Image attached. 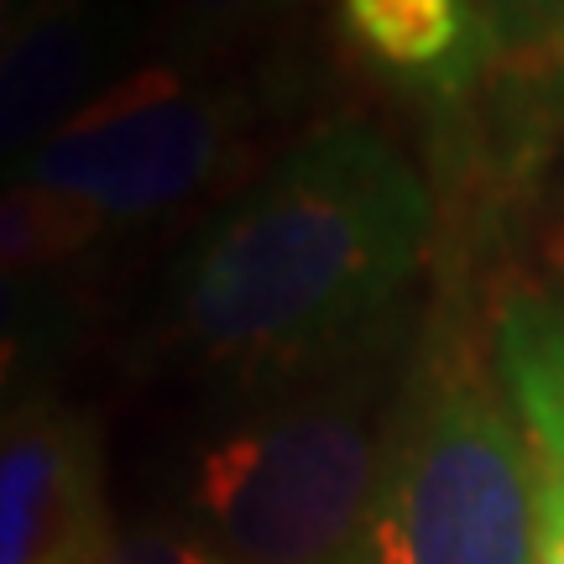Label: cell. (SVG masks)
Returning a JSON list of instances; mask_svg holds the SVG:
<instances>
[{"instance_id":"obj_3","label":"cell","mask_w":564,"mask_h":564,"mask_svg":"<svg viewBox=\"0 0 564 564\" xmlns=\"http://www.w3.org/2000/svg\"><path fill=\"white\" fill-rule=\"evenodd\" d=\"M350 564H533V444L470 345L440 340L392 403Z\"/></svg>"},{"instance_id":"obj_2","label":"cell","mask_w":564,"mask_h":564,"mask_svg":"<svg viewBox=\"0 0 564 564\" xmlns=\"http://www.w3.org/2000/svg\"><path fill=\"white\" fill-rule=\"evenodd\" d=\"M387 350L251 403L188 460V518L236 564H350L392 429Z\"/></svg>"},{"instance_id":"obj_9","label":"cell","mask_w":564,"mask_h":564,"mask_svg":"<svg viewBox=\"0 0 564 564\" xmlns=\"http://www.w3.org/2000/svg\"><path fill=\"white\" fill-rule=\"evenodd\" d=\"M116 225L95 204L32 178L0 183V272L11 278H58L63 267L95 257Z\"/></svg>"},{"instance_id":"obj_1","label":"cell","mask_w":564,"mask_h":564,"mask_svg":"<svg viewBox=\"0 0 564 564\" xmlns=\"http://www.w3.org/2000/svg\"><path fill=\"white\" fill-rule=\"evenodd\" d=\"M434 230L419 167L361 121L293 141L199 230L167 282V340L246 392L387 350Z\"/></svg>"},{"instance_id":"obj_6","label":"cell","mask_w":564,"mask_h":564,"mask_svg":"<svg viewBox=\"0 0 564 564\" xmlns=\"http://www.w3.org/2000/svg\"><path fill=\"white\" fill-rule=\"evenodd\" d=\"M131 0H37L0 53V183L110 84Z\"/></svg>"},{"instance_id":"obj_15","label":"cell","mask_w":564,"mask_h":564,"mask_svg":"<svg viewBox=\"0 0 564 564\" xmlns=\"http://www.w3.org/2000/svg\"><path fill=\"white\" fill-rule=\"evenodd\" d=\"M32 6H37V0H0V53H6V42L17 37L21 21L32 17Z\"/></svg>"},{"instance_id":"obj_11","label":"cell","mask_w":564,"mask_h":564,"mask_svg":"<svg viewBox=\"0 0 564 564\" xmlns=\"http://www.w3.org/2000/svg\"><path fill=\"white\" fill-rule=\"evenodd\" d=\"M481 17V63L512 79H554L564 68V0H470Z\"/></svg>"},{"instance_id":"obj_7","label":"cell","mask_w":564,"mask_h":564,"mask_svg":"<svg viewBox=\"0 0 564 564\" xmlns=\"http://www.w3.org/2000/svg\"><path fill=\"white\" fill-rule=\"evenodd\" d=\"M497 382L523 423L533 455L564 470V299L512 293L497 308Z\"/></svg>"},{"instance_id":"obj_8","label":"cell","mask_w":564,"mask_h":564,"mask_svg":"<svg viewBox=\"0 0 564 564\" xmlns=\"http://www.w3.org/2000/svg\"><path fill=\"white\" fill-rule=\"evenodd\" d=\"M340 26L366 58L403 79L460 84L481 63V17L470 0H340Z\"/></svg>"},{"instance_id":"obj_13","label":"cell","mask_w":564,"mask_h":564,"mask_svg":"<svg viewBox=\"0 0 564 564\" xmlns=\"http://www.w3.org/2000/svg\"><path fill=\"white\" fill-rule=\"evenodd\" d=\"M105 564H236L215 549L194 523H137L116 533V549Z\"/></svg>"},{"instance_id":"obj_14","label":"cell","mask_w":564,"mask_h":564,"mask_svg":"<svg viewBox=\"0 0 564 564\" xmlns=\"http://www.w3.org/2000/svg\"><path fill=\"white\" fill-rule=\"evenodd\" d=\"M533 564H564V470L533 455Z\"/></svg>"},{"instance_id":"obj_5","label":"cell","mask_w":564,"mask_h":564,"mask_svg":"<svg viewBox=\"0 0 564 564\" xmlns=\"http://www.w3.org/2000/svg\"><path fill=\"white\" fill-rule=\"evenodd\" d=\"M116 549L100 423L63 398L0 408V564H105Z\"/></svg>"},{"instance_id":"obj_10","label":"cell","mask_w":564,"mask_h":564,"mask_svg":"<svg viewBox=\"0 0 564 564\" xmlns=\"http://www.w3.org/2000/svg\"><path fill=\"white\" fill-rule=\"evenodd\" d=\"M84 335V303L53 278L0 272V408L37 398Z\"/></svg>"},{"instance_id":"obj_4","label":"cell","mask_w":564,"mask_h":564,"mask_svg":"<svg viewBox=\"0 0 564 564\" xmlns=\"http://www.w3.org/2000/svg\"><path fill=\"white\" fill-rule=\"evenodd\" d=\"M251 121L257 105L236 79H209L199 58H152L68 116L17 178L95 204L110 225L158 220L241 173Z\"/></svg>"},{"instance_id":"obj_12","label":"cell","mask_w":564,"mask_h":564,"mask_svg":"<svg viewBox=\"0 0 564 564\" xmlns=\"http://www.w3.org/2000/svg\"><path fill=\"white\" fill-rule=\"evenodd\" d=\"M293 0H167V32H173V47L178 58H199L204 47H215L225 37H241L251 26H262L267 17L288 11Z\"/></svg>"}]
</instances>
